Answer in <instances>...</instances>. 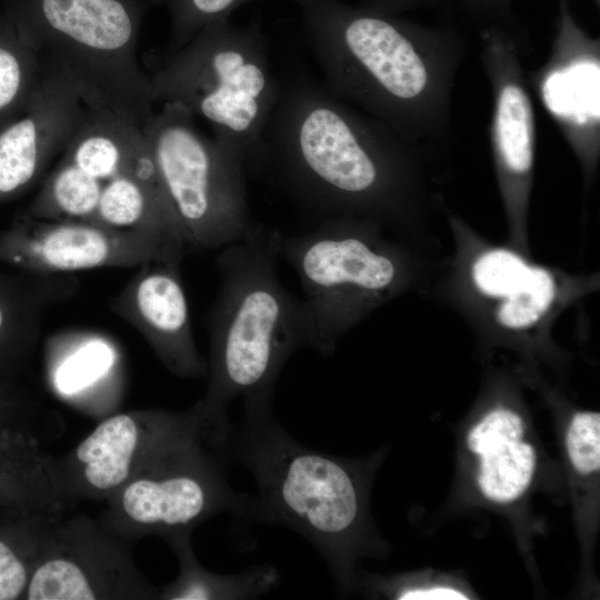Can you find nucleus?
Returning a JSON list of instances; mask_svg holds the SVG:
<instances>
[{"mask_svg": "<svg viewBox=\"0 0 600 600\" xmlns=\"http://www.w3.org/2000/svg\"><path fill=\"white\" fill-rule=\"evenodd\" d=\"M41 59L40 81L23 111L0 130V202L31 187L64 150L87 104L70 78Z\"/></svg>", "mask_w": 600, "mask_h": 600, "instance_id": "obj_14", "label": "nucleus"}, {"mask_svg": "<svg viewBox=\"0 0 600 600\" xmlns=\"http://www.w3.org/2000/svg\"><path fill=\"white\" fill-rule=\"evenodd\" d=\"M250 1L253 0H169L173 29L164 54L183 47L207 26L229 20L234 10Z\"/></svg>", "mask_w": 600, "mask_h": 600, "instance_id": "obj_21", "label": "nucleus"}, {"mask_svg": "<svg viewBox=\"0 0 600 600\" xmlns=\"http://www.w3.org/2000/svg\"><path fill=\"white\" fill-rule=\"evenodd\" d=\"M566 449L572 468L581 476L596 474L600 467V414L577 412L567 429Z\"/></svg>", "mask_w": 600, "mask_h": 600, "instance_id": "obj_23", "label": "nucleus"}, {"mask_svg": "<svg viewBox=\"0 0 600 600\" xmlns=\"http://www.w3.org/2000/svg\"><path fill=\"white\" fill-rule=\"evenodd\" d=\"M12 24L60 68L89 108L143 129L154 113L150 76L137 57L138 23L123 0H34Z\"/></svg>", "mask_w": 600, "mask_h": 600, "instance_id": "obj_6", "label": "nucleus"}, {"mask_svg": "<svg viewBox=\"0 0 600 600\" xmlns=\"http://www.w3.org/2000/svg\"><path fill=\"white\" fill-rule=\"evenodd\" d=\"M439 0H362L361 6L383 13L401 14L403 12L433 6Z\"/></svg>", "mask_w": 600, "mask_h": 600, "instance_id": "obj_28", "label": "nucleus"}, {"mask_svg": "<svg viewBox=\"0 0 600 600\" xmlns=\"http://www.w3.org/2000/svg\"><path fill=\"white\" fill-rule=\"evenodd\" d=\"M142 130L189 252L219 250L258 227L248 203L244 160L200 132L192 114L163 103Z\"/></svg>", "mask_w": 600, "mask_h": 600, "instance_id": "obj_7", "label": "nucleus"}, {"mask_svg": "<svg viewBox=\"0 0 600 600\" xmlns=\"http://www.w3.org/2000/svg\"><path fill=\"white\" fill-rule=\"evenodd\" d=\"M597 7L600 4V0H591Z\"/></svg>", "mask_w": 600, "mask_h": 600, "instance_id": "obj_29", "label": "nucleus"}, {"mask_svg": "<svg viewBox=\"0 0 600 600\" xmlns=\"http://www.w3.org/2000/svg\"><path fill=\"white\" fill-rule=\"evenodd\" d=\"M282 234L261 223L216 257L219 288L209 316L208 388L199 404L219 431L230 428L228 406L243 414L272 410L277 380L292 353L306 347L301 299L278 274Z\"/></svg>", "mask_w": 600, "mask_h": 600, "instance_id": "obj_3", "label": "nucleus"}, {"mask_svg": "<svg viewBox=\"0 0 600 600\" xmlns=\"http://www.w3.org/2000/svg\"><path fill=\"white\" fill-rule=\"evenodd\" d=\"M41 73L39 54L12 23L0 21V130L23 111Z\"/></svg>", "mask_w": 600, "mask_h": 600, "instance_id": "obj_19", "label": "nucleus"}, {"mask_svg": "<svg viewBox=\"0 0 600 600\" xmlns=\"http://www.w3.org/2000/svg\"><path fill=\"white\" fill-rule=\"evenodd\" d=\"M128 540L84 516L49 523L26 598L150 599L160 591L134 567Z\"/></svg>", "mask_w": 600, "mask_h": 600, "instance_id": "obj_10", "label": "nucleus"}, {"mask_svg": "<svg viewBox=\"0 0 600 600\" xmlns=\"http://www.w3.org/2000/svg\"><path fill=\"white\" fill-rule=\"evenodd\" d=\"M32 569L0 539V600H13L26 593Z\"/></svg>", "mask_w": 600, "mask_h": 600, "instance_id": "obj_25", "label": "nucleus"}, {"mask_svg": "<svg viewBox=\"0 0 600 600\" xmlns=\"http://www.w3.org/2000/svg\"><path fill=\"white\" fill-rule=\"evenodd\" d=\"M187 252L141 230L88 221L32 219L18 214L0 229V266L39 274H71L97 268H131L182 260Z\"/></svg>", "mask_w": 600, "mask_h": 600, "instance_id": "obj_12", "label": "nucleus"}, {"mask_svg": "<svg viewBox=\"0 0 600 600\" xmlns=\"http://www.w3.org/2000/svg\"><path fill=\"white\" fill-rule=\"evenodd\" d=\"M111 361V350L101 341L82 344L57 371V388L68 394L79 391L101 377Z\"/></svg>", "mask_w": 600, "mask_h": 600, "instance_id": "obj_24", "label": "nucleus"}, {"mask_svg": "<svg viewBox=\"0 0 600 600\" xmlns=\"http://www.w3.org/2000/svg\"><path fill=\"white\" fill-rule=\"evenodd\" d=\"M226 450L252 474L240 518L288 527L321 554L339 589L351 582L352 563L367 546L366 478L361 466L297 442L272 410L243 414Z\"/></svg>", "mask_w": 600, "mask_h": 600, "instance_id": "obj_4", "label": "nucleus"}, {"mask_svg": "<svg viewBox=\"0 0 600 600\" xmlns=\"http://www.w3.org/2000/svg\"><path fill=\"white\" fill-rule=\"evenodd\" d=\"M392 596L400 600H464L467 594L451 586H402L396 587Z\"/></svg>", "mask_w": 600, "mask_h": 600, "instance_id": "obj_27", "label": "nucleus"}, {"mask_svg": "<svg viewBox=\"0 0 600 600\" xmlns=\"http://www.w3.org/2000/svg\"><path fill=\"white\" fill-rule=\"evenodd\" d=\"M556 32L546 62L528 84L586 169L600 151V40L576 19L569 0H559Z\"/></svg>", "mask_w": 600, "mask_h": 600, "instance_id": "obj_13", "label": "nucleus"}, {"mask_svg": "<svg viewBox=\"0 0 600 600\" xmlns=\"http://www.w3.org/2000/svg\"><path fill=\"white\" fill-rule=\"evenodd\" d=\"M554 281L541 268H529L519 287L504 298L497 318L509 329H524L537 323L554 297Z\"/></svg>", "mask_w": 600, "mask_h": 600, "instance_id": "obj_20", "label": "nucleus"}, {"mask_svg": "<svg viewBox=\"0 0 600 600\" xmlns=\"http://www.w3.org/2000/svg\"><path fill=\"white\" fill-rule=\"evenodd\" d=\"M150 79L154 104L176 103L204 119L213 138L254 168L282 86L258 21L207 26L164 54Z\"/></svg>", "mask_w": 600, "mask_h": 600, "instance_id": "obj_5", "label": "nucleus"}, {"mask_svg": "<svg viewBox=\"0 0 600 600\" xmlns=\"http://www.w3.org/2000/svg\"><path fill=\"white\" fill-rule=\"evenodd\" d=\"M524 436L522 418L508 408L489 411L469 431L468 448L479 460L477 482L488 500L510 503L530 486L537 457Z\"/></svg>", "mask_w": 600, "mask_h": 600, "instance_id": "obj_16", "label": "nucleus"}, {"mask_svg": "<svg viewBox=\"0 0 600 600\" xmlns=\"http://www.w3.org/2000/svg\"><path fill=\"white\" fill-rule=\"evenodd\" d=\"M228 459L208 436L163 450L107 499L103 527L126 540L157 534L169 542L222 511L240 517L247 494L229 486Z\"/></svg>", "mask_w": 600, "mask_h": 600, "instance_id": "obj_9", "label": "nucleus"}, {"mask_svg": "<svg viewBox=\"0 0 600 600\" xmlns=\"http://www.w3.org/2000/svg\"><path fill=\"white\" fill-rule=\"evenodd\" d=\"M181 261L140 266L112 299L111 310L146 339L171 373L196 379L207 377L208 366L194 341L180 278Z\"/></svg>", "mask_w": 600, "mask_h": 600, "instance_id": "obj_15", "label": "nucleus"}, {"mask_svg": "<svg viewBox=\"0 0 600 600\" xmlns=\"http://www.w3.org/2000/svg\"><path fill=\"white\" fill-rule=\"evenodd\" d=\"M529 268L518 254L496 249L478 258L472 268V277L483 293L506 298L519 287Z\"/></svg>", "mask_w": 600, "mask_h": 600, "instance_id": "obj_22", "label": "nucleus"}, {"mask_svg": "<svg viewBox=\"0 0 600 600\" xmlns=\"http://www.w3.org/2000/svg\"><path fill=\"white\" fill-rule=\"evenodd\" d=\"M0 266V358L31 352L44 313L74 294L71 274H39Z\"/></svg>", "mask_w": 600, "mask_h": 600, "instance_id": "obj_17", "label": "nucleus"}, {"mask_svg": "<svg viewBox=\"0 0 600 600\" xmlns=\"http://www.w3.org/2000/svg\"><path fill=\"white\" fill-rule=\"evenodd\" d=\"M303 73L282 80L254 169L319 219L392 212L420 150Z\"/></svg>", "mask_w": 600, "mask_h": 600, "instance_id": "obj_2", "label": "nucleus"}, {"mask_svg": "<svg viewBox=\"0 0 600 600\" xmlns=\"http://www.w3.org/2000/svg\"><path fill=\"white\" fill-rule=\"evenodd\" d=\"M280 258L301 283L306 347L323 357L398 277L391 254L379 250L346 216L322 218L308 231L282 234Z\"/></svg>", "mask_w": 600, "mask_h": 600, "instance_id": "obj_8", "label": "nucleus"}, {"mask_svg": "<svg viewBox=\"0 0 600 600\" xmlns=\"http://www.w3.org/2000/svg\"><path fill=\"white\" fill-rule=\"evenodd\" d=\"M322 84L417 146L451 139L467 52L452 24L431 27L342 0H296Z\"/></svg>", "mask_w": 600, "mask_h": 600, "instance_id": "obj_1", "label": "nucleus"}, {"mask_svg": "<svg viewBox=\"0 0 600 600\" xmlns=\"http://www.w3.org/2000/svg\"><path fill=\"white\" fill-rule=\"evenodd\" d=\"M466 18L482 27L517 24L511 9L513 0H450Z\"/></svg>", "mask_w": 600, "mask_h": 600, "instance_id": "obj_26", "label": "nucleus"}, {"mask_svg": "<svg viewBox=\"0 0 600 600\" xmlns=\"http://www.w3.org/2000/svg\"><path fill=\"white\" fill-rule=\"evenodd\" d=\"M179 559L178 578L163 588L160 599L171 600H240L254 599L271 591L279 582L276 568L254 566L238 574H217L198 562L190 536L168 542Z\"/></svg>", "mask_w": 600, "mask_h": 600, "instance_id": "obj_18", "label": "nucleus"}, {"mask_svg": "<svg viewBox=\"0 0 600 600\" xmlns=\"http://www.w3.org/2000/svg\"><path fill=\"white\" fill-rule=\"evenodd\" d=\"M200 436L222 440L198 402L183 413L168 410L118 413L101 421L71 453L58 459V464L74 501L107 500L153 457Z\"/></svg>", "mask_w": 600, "mask_h": 600, "instance_id": "obj_11", "label": "nucleus"}]
</instances>
